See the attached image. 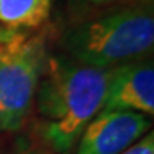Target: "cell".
Returning a JSON list of instances; mask_svg holds the SVG:
<instances>
[{"mask_svg":"<svg viewBox=\"0 0 154 154\" xmlns=\"http://www.w3.org/2000/svg\"><path fill=\"white\" fill-rule=\"evenodd\" d=\"M110 72L112 69L87 66L66 55H47L35 101L41 134L57 152L71 151L102 110Z\"/></svg>","mask_w":154,"mask_h":154,"instance_id":"1","label":"cell"},{"mask_svg":"<svg viewBox=\"0 0 154 154\" xmlns=\"http://www.w3.org/2000/svg\"><path fill=\"white\" fill-rule=\"evenodd\" d=\"M154 14L148 3H135L77 22L63 32L65 55L93 68L112 69L143 60L152 52Z\"/></svg>","mask_w":154,"mask_h":154,"instance_id":"2","label":"cell"},{"mask_svg":"<svg viewBox=\"0 0 154 154\" xmlns=\"http://www.w3.org/2000/svg\"><path fill=\"white\" fill-rule=\"evenodd\" d=\"M46 58L43 35L22 33L0 44V132H16L25 124Z\"/></svg>","mask_w":154,"mask_h":154,"instance_id":"3","label":"cell"},{"mask_svg":"<svg viewBox=\"0 0 154 154\" xmlns=\"http://www.w3.org/2000/svg\"><path fill=\"white\" fill-rule=\"evenodd\" d=\"M151 128L148 116L129 110H101L83 129L75 154H121Z\"/></svg>","mask_w":154,"mask_h":154,"instance_id":"4","label":"cell"},{"mask_svg":"<svg viewBox=\"0 0 154 154\" xmlns=\"http://www.w3.org/2000/svg\"><path fill=\"white\" fill-rule=\"evenodd\" d=\"M102 110L154 113V66L148 58L112 68Z\"/></svg>","mask_w":154,"mask_h":154,"instance_id":"5","label":"cell"},{"mask_svg":"<svg viewBox=\"0 0 154 154\" xmlns=\"http://www.w3.org/2000/svg\"><path fill=\"white\" fill-rule=\"evenodd\" d=\"M54 0H0V24L24 32L38 29L51 14Z\"/></svg>","mask_w":154,"mask_h":154,"instance_id":"6","label":"cell"},{"mask_svg":"<svg viewBox=\"0 0 154 154\" xmlns=\"http://www.w3.org/2000/svg\"><path fill=\"white\" fill-rule=\"evenodd\" d=\"M121 154H154V135L152 132L145 134L137 143L129 146Z\"/></svg>","mask_w":154,"mask_h":154,"instance_id":"7","label":"cell"},{"mask_svg":"<svg viewBox=\"0 0 154 154\" xmlns=\"http://www.w3.org/2000/svg\"><path fill=\"white\" fill-rule=\"evenodd\" d=\"M22 33H25V32L11 30V29H6V27L0 25V44H3V43H8V41L16 39V38H17V36H20Z\"/></svg>","mask_w":154,"mask_h":154,"instance_id":"8","label":"cell"},{"mask_svg":"<svg viewBox=\"0 0 154 154\" xmlns=\"http://www.w3.org/2000/svg\"><path fill=\"white\" fill-rule=\"evenodd\" d=\"M90 2L97 3V5H106V3H112V2H115V0H90Z\"/></svg>","mask_w":154,"mask_h":154,"instance_id":"9","label":"cell"},{"mask_svg":"<svg viewBox=\"0 0 154 154\" xmlns=\"http://www.w3.org/2000/svg\"><path fill=\"white\" fill-rule=\"evenodd\" d=\"M27 154H44V152H27Z\"/></svg>","mask_w":154,"mask_h":154,"instance_id":"10","label":"cell"},{"mask_svg":"<svg viewBox=\"0 0 154 154\" xmlns=\"http://www.w3.org/2000/svg\"><path fill=\"white\" fill-rule=\"evenodd\" d=\"M145 2H148V0H145ZM149 2H151V0H149Z\"/></svg>","mask_w":154,"mask_h":154,"instance_id":"11","label":"cell"}]
</instances>
